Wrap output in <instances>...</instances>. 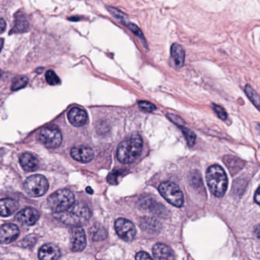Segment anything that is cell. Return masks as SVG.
I'll list each match as a JSON object with an SVG mask.
<instances>
[{
    "mask_svg": "<svg viewBox=\"0 0 260 260\" xmlns=\"http://www.w3.org/2000/svg\"><path fill=\"white\" fill-rule=\"evenodd\" d=\"M45 78L47 83L50 84L51 86H56L60 83V80L53 70H47L46 72Z\"/></svg>",
    "mask_w": 260,
    "mask_h": 260,
    "instance_id": "obj_27",
    "label": "cell"
},
{
    "mask_svg": "<svg viewBox=\"0 0 260 260\" xmlns=\"http://www.w3.org/2000/svg\"><path fill=\"white\" fill-rule=\"evenodd\" d=\"M138 105H139V106H140V108H141V109L146 111V112H152L157 109V108H156V106L154 104L150 103V102H148V101H139Z\"/></svg>",
    "mask_w": 260,
    "mask_h": 260,
    "instance_id": "obj_29",
    "label": "cell"
},
{
    "mask_svg": "<svg viewBox=\"0 0 260 260\" xmlns=\"http://www.w3.org/2000/svg\"><path fill=\"white\" fill-rule=\"evenodd\" d=\"M86 192H87L89 194H93V190L90 188V187H87V188H86Z\"/></svg>",
    "mask_w": 260,
    "mask_h": 260,
    "instance_id": "obj_34",
    "label": "cell"
},
{
    "mask_svg": "<svg viewBox=\"0 0 260 260\" xmlns=\"http://www.w3.org/2000/svg\"><path fill=\"white\" fill-rule=\"evenodd\" d=\"M255 200L256 201H257V204H260V193H259V189H257V192H256Z\"/></svg>",
    "mask_w": 260,
    "mask_h": 260,
    "instance_id": "obj_33",
    "label": "cell"
},
{
    "mask_svg": "<svg viewBox=\"0 0 260 260\" xmlns=\"http://www.w3.org/2000/svg\"><path fill=\"white\" fill-rule=\"evenodd\" d=\"M154 257L157 260H174L175 255L171 248L162 243H157L153 248Z\"/></svg>",
    "mask_w": 260,
    "mask_h": 260,
    "instance_id": "obj_16",
    "label": "cell"
},
{
    "mask_svg": "<svg viewBox=\"0 0 260 260\" xmlns=\"http://www.w3.org/2000/svg\"><path fill=\"white\" fill-rule=\"evenodd\" d=\"M135 259L138 260H151L152 257H150L148 253H146V252H139V253H137L136 257Z\"/></svg>",
    "mask_w": 260,
    "mask_h": 260,
    "instance_id": "obj_31",
    "label": "cell"
},
{
    "mask_svg": "<svg viewBox=\"0 0 260 260\" xmlns=\"http://www.w3.org/2000/svg\"><path fill=\"white\" fill-rule=\"evenodd\" d=\"M42 70H43V68H40V70L38 69V70H36V72H38V73H41Z\"/></svg>",
    "mask_w": 260,
    "mask_h": 260,
    "instance_id": "obj_36",
    "label": "cell"
},
{
    "mask_svg": "<svg viewBox=\"0 0 260 260\" xmlns=\"http://www.w3.org/2000/svg\"><path fill=\"white\" fill-rule=\"evenodd\" d=\"M179 127H180V129L182 130V132H183L184 135H185L187 142L189 143V146H193L196 140V136L194 133L191 131L190 130L184 128L183 126L179 125Z\"/></svg>",
    "mask_w": 260,
    "mask_h": 260,
    "instance_id": "obj_28",
    "label": "cell"
},
{
    "mask_svg": "<svg viewBox=\"0 0 260 260\" xmlns=\"http://www.w3.org/2000/svg\"><path fill=\"white\" fill-rule=\"evenodd\" d=\"M125 26L128 27V28L131 30V32L134 33V35H135L138 39H140L143 47H146L147 49L148 47H147V41H146V39H145L144 35H143V32H141V30L138 28L136 25L133 24V23L128 22Z\"/></svg>",
    "mask_w": 260,
    "mask_h": 260,
    "instance_id": "obj_22",
    "label": "cell"
},
{
    "mask_svg": "<svg viewBox=\"0 0 260 260\" xmlns=\"http://www.w3.org/2000/svg\"><path fill=\"white\" fill-rule=\"evenodd\" d=\"M207 184L210 191L216 197H223L227 189V177L225 172L219 165L210 166L206 173Z\"/></svg>",
    "mask_w": 260,
    "mask_h": 260,
    "instance_id": "obj_2",
    "label": "cell"
},
{
    "mask_svg": "<svg viewBox=\"0 0 260 260\" xmlns=\"http://www.w3.org/2000/svg\"><path fill=\"white\" fill-rule=\"evenodd\" d=\"M61 256L59 248L54 244H45L41 246L39 252V257L42 260H58Z\"/></svg>",
    "mask_w": 260,
    "mask_h": 260,
    "instance_id": "obj_13",
    "label": "cell"
},
{
    "mask_svg": "<svg viewBox=\"0 0 260 260\" xmlns=\"http://www.w3.org/2000/svg\"><path fill=\"white\" fill-rule=\"evenodd\" d=\"M159 192L161 196L173 206L180 208L184 202L183 194L177 184L171 182H165L160 184Z\"/></svg>",
    "mask_w": 260,
    "mask_h": 260,
    "instance_id": "obj_5",
    "label": "cell"
},
{
    "mask_svg": "<svg viewBox=\"0 0 260 260\" xmlns=\"http://www.w3.org/2000/svg\"><path fill=\"white\" fill-rule=\"evenodd\" d=\"M29 28V23L25 15L19 12L15 16L14 25L11 30L10 33H24V32H28Z\"/></svg>",
    "mask_w": 260,
    "mask_h": 260,
    "instance_id": "obj_18",
    "label": "cell"
},
{
    "mask_svg": "<svg viewBox=\"0 0 260 260\" xmlns=\"http://www.w3.org/2000/svg\"><path fill=\"white\" fill-rule=\"evenodd\" d=\"M25 191L28 196L32 197H40L45 194L48 190L49 184L45 177L40 175H33L25 180Z\"/></svg>",
    "mask_w": 260,
    "mask_h": 260,
    "instance_id": "obj_6",
    "label": "cell"
},
{
    "mask_svg": "<svg viewBox=\"0 0 260 260\" xmlns=\"http://www.w3.org/2000/svg\"><path fill=\"white\" fill-rule=\"evenodd\" d=\"M140 227L143 231L151 234L159 232L161 229V224L158 220L152 218L145 217L140 220Z\"/></svg>",
    "mask_w": 260,
    "mask_h": 260,
    "instance_id": "obj_20",
    "label": "cell"
},
{
    "mask_svg": "<svg viewBox=\"0 0 260 260\" xmlns=\"http://www.w3.org/2000/svg\"><path fill=\"white\" fill-rule=\"evenodd\" d=\"M225 163L227 165V167L229 168V169H235L236 173L238 170L243 167L242 166V162L239 160L237 159V158H234V157H227L225 160Z\"/></svg>",
    "mask_w": 260,
    "mask_h": 260,
    "instance_id": "obj_26",
    "label": "cell"
},
{
    "mask_svg": "<svg viewBox=\"0 0 260 260\" xmlns=\"http://www.w3.org/2000/svg\"><path fill=\"white\" fill-rule=\"evenodd\" d=\"M3 39H0V52H1V50H2V47H3Z\"/></svg>",
    "mask_w": 260,
    "mask_h": 260,
    "instance_id": "obj_35",
    "label": "cell"
},
{
    "mask_svg": "<svg viewBox=\"0 0 260 260\" xmlns=\"http://www.w3.org/2000/svg\"><path fill=\"white\" fill-rule=\"evenodd\" d=\"M28 82V77H24V76L16 77L13 80L12 86H11V89L13 91H16V90H19V89H22V88L25 87L27 86Z\"/></svg>",
    "mask_w": 260,
    "mask_h": 260,
    "instance_id": "obj_23",
    "label": "cell"
},
{
    "mask_svg": "<svg viewBox=\"0 0 260 260\" xmlns=\"http://www.w3.org/2000/svg\"><path fill=\"white\" fill-rule=\"evenodd\" d=\"M92 238L95 240H101L106 238L107 232L105 229L100 226H95L90 231Z\"/></svg>",
    "mask_w": 260,
    "mask_h": 260,
    "instance_id": "obj_24",
    "label": "cell"
},
{
    "mask_svg": "<svg viewBox=\"0 0 260 260\" xmlns=\"http://www.w3.org/2000/svg\"><path fill=\"white\" fill-rule=\"evenodd\" d=\"M171 58L177 67H182L185 63V53L183 47L178 44H173L171 47Z\"/></svg>",
    "mask_w": 260,
    "mask_h": 260,
    "instance_id": "obj_19",
    "label": "cell"
},
{
    "mask_svg": "<svg viewBox=\"0 0 260 260\" xmlns=\"http://www.w3.org/2000/svg\"><path fill=\"white\" fill-rule=\"evenodd\" d=\"M39 140L45 147L56 148L61 143V132L55 126H48L40 131Z\"/></svg>",
    "mask_w": 260,
    "mask_h": 260,
    "instance_id": "obj_7",
    "label": "cell"
},
{
    "mask_svg": "<svg viewBox=\"0 0 260 260\" xmlns=\"http://www.w3.org/2000/svg\"><path fill=\"white\" fill-rule=\"evenodd\" d=\"M20 204L16 200L13 199H4L0 200V215L9 217L19 209Z\"/></svg>",
    "mask_w": 260,
    "mask_h": 260,
    "instance_id": "obj_15",
    "label": "cell"
},
{
    "mask_svg": "<svg viewBox=\"0 0 260 260\" xmlns=\"http://www.w3.org/2000/svg\"><path fill=\"white\" fill-rule=\"evenodd\" d=\"M20 229L16 224L6 223L0 227V243H10L17 239L20 235Z\"/></svg>",
    "mask_w": 260,
    "mask_h": 260,
    "instance_id": "obj_10",
    "label": "cell"
},
{
    "mask_svg": "<svg viewBox=\"0 0 260 260\" xmlns=\"http://www.w3.org/2000/svg\"><path fill=\"white\" fill-rule=\"evenodd\" d=\"M107 9H108V12L111 13V15H112L114 18H116V20H117L119 22L121 23L122 25H124V26L129 22V21H128V16L124 14V13H122L121 11L118 9L117 8L108 6Z\"/></svg>",
    "mask_w": 260,
    "mask_h": 260,
    "instance_id": "obj_21",
    "label": "cell"
},
{
    "mask_svg": "<svg viewBox=\"0 0 260 260\" xmlns=\"http://www.w3.org/2000/svg\"><path fill=\"white\" fill-rule=\"evenodd\" d=\"M143 148V139L139 135H135L121 142L118 147V160L122 163H132L140 156Z\"/></svg>",
    "mask_w": 260,
    "mask_h": 260,
    "instance_id": "obj_1",
    "label": "cell"
},
{
    "mask_svg": "<svg viewBox=\"0 0 260 260\" xmlns=\"http://www.w3.org/2000/svg\"><path fill=\"white\" fill-rule=\"evenodd\" d=\"M115 227L118 235L123 240L130 242L135 239L136 236V228L134 223L125 219L116 220Z\"/></svg>",
    "mask_w": 260,
    "mask_h": 260,
    "instance_id": "obj_8",
    "label": "cell"
},
{
    "mask_svg": "<svg viewBox=\"0 0 260 260\" xmlns=\"http://www.w3.org/2000/svg\"><path fill=\"white\" fill-rule=\"evenodd\" d=\"M70 154L75 160L82 162H90L94 157L93 150L86 146H79L72 148Z\"/></svg>",
    "mask_w": 260,
    "mask_h": 260,
    "instance_id": "obj_12",
    "label": "cell"
},
{
    "mask_svg": "<svg viewBox=\"0 0 260 260\" xmlns=\"http://www.w3.org/2000/svg\"><path fill=\"white\" fill-rule=\"evenodd\" d=\"M70 241L73 251L80 252L86 247V234L80 226H74V228L72 229Z\"/></svg>",
    "mask_w": 260,
    "mask_h": 260,
    "instance_id": "obj_9",
    "label": "cell"
},
{
    "mask_svg": "<svg viewBox=\"0 0 260 260\" xmlns=\"http://www.w3.org/2000/svg\"><path fill=\"white\" fill-rule=\"evenodd\" d=\"M245 93L248 98L250 99V101L256 105V107L257 108H260V96L250 85H246L245 87Z\"/></svg>",
    "mask_w": 260,
    "mask_h": 260,
    "instance_id": "obj_25",
    "label": "cell"
},
{
    "mask_svg": "<svg viewBox=\"0 0 260 260\" xmlns=\"http://www.w3.org/2000/svg\"><path fill=\"white\" fill-rule=\"evenodd\" d=\"M75 202V196L68 189H60L47 199V204L54 212L60 213L68 209Z\"/></svg>",
    "mask_w": 260,
    "mask_h": 260,
    "instance_id": "obj_4",
    "label": "cell"
},
{
    "mask_svg": "<svg viewBox=\"0 0 260 260\" xmlns=\"http://www.w3.org/2000/svg\"><path fill=\"white\" fill-rule=\"evenodd\" d=\"M40 214L33 208H27L21 210L16 215V220L23 225H34L39 220Z\"/></svg>",
    "mask_w": 260,
    "mask_h": 260,
    "instance_id": "obj_11",
    "label": "cell"
},
{
    "mask_svg": "<svg viewBox=\"0 0 260 260\" xmlns=\"http://www.w3.org/2000/svg\"><path fill=\"white\" fill-rule=\"evenodd\" d=\"M20 165L25 171H35L39 167V160L33 154L29 153L22 154L20 158Z\"/></svg>",
    "mask_w": 260,
    "mask_h": 260,
    "instance_id": "obj_17",
    "label": "cell"
},
{
    "mask_svg": "<svg viewBox=\"0 0 260 260\" xmlns=\"http://www.w3.org/2000/svg\"><path fill=\"white\" fill-rule=\"evenodd\" d=\"M5 28H6V24H5V20L0 18V34L3 33Z\"/></svg>",
    "mask_w": 260,
    "mask_h": 260,
    "instance_id": "obj_32",
    "label": "cell"
},
{
    "mask_svg": "<svg viewBox=\"0 0 260 260\" xmlns=\"http://www.w3.org/2000/svg\"><path fill=\"white\" fill-rule=\"evenodd\" d=\"M1 77H2V71L0 70V78H1Z\"/></svg>",
    "mask_w": 260,
    "mask_h": 260,
    "instance_id": "obj_37",
    "label": "cell"
},
{
    "mask_svg": "<svg viewBox=\"0 0 260 260\" xmlns=\"http://www.w3.org/2000/svg\"><path fill=\"white\" fill-rule=\"evenodd\" d=\"M213 108L215 112H216L217 115L220 118L221 120H226L227 118V114L226 111L223 109L222 107L219 106L218 105H213Z\"/></svg>",
    "mask_w": 260,
    "mask_h": 260,
    "instance_id": "obj_30",
    "label": "cell"
},
{
    "mask_svg": "<svg viewBox=\"0 0 260 260\" xmlns=\"http://www.w3.org/2000/svg\"><path fill=\"white\" fill-rule=\"evenodd\" d=\"M70 122L76 127H81L87 121V114L83 109L80 108H73L68 113Z\"/></svg>",
    "mask_w": 260,
    "mask_h": 260,
    "instance_id": "obj_14",
    "label": "cell"
},
{
    "mask_svg": "<svg viewBox=\"0 0 260 260\" xmlns=\"http://www.w3.org/2000/svg\"><path fill=\"white\" fill-rule=\"evenodd\" d=\"M91 212L88 207L80 203H76L66 211L58 213L57 217L66 224L72 226H80L89 220Z\"/></svg>",
    "mask_w": 260,
    "mask_h": 260,
    "instance_id": "obj_3",
    "label": "cell"
}]
</instances>
